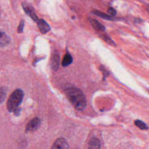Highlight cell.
Listing matches in <instances>:
<instances>
[{
	"label": "cell",
	"mask_w": 149,
	"mask_h": 149,
	"mask_svg": "<svg viewBox=\"0 0 149 149\" xmlns=\"http://www.w3.org/2000/svg\"><path fill=\"white\" fill-rule=\"evenodd\" d=\"M66 94L71 104L77 110H83L86 106V99L82 91L77 88H68Z\"/></svg>",
	"instance_id": "1"
},
{
	"label": "cell",
	"mask_w": 149,
	"mask_h": 149,
	"mask_svg": "<svg viewBox=\"0 0 149 149\" xmlns=\"http://www.w3.org/2000/svg\"><path fill=\"white\" fill-rule=\"evenodd\" d=\"M24 97V93L20 89L15 90L8 98L7 109L9 112H13L21 104Z\"/></svg>",
	"instance_id": "2"
},
{
	"label": "cell",
	"mask_w": 149,
	"mask_h": 149,
	"mask_svg": "<svg viewBox=\"0 0 149 149\" xmlns=\"http://www.w3.org/2000/svg\"><path fill=\"white\" fill-rule=\"evenodd\" d=\"M41 124L40 119L36 117L30 120L26 126V132H33L38 129Z\"/></svg>",
	"instance_id": "3"
},
{
	"label": "cell",
	"mask_w": 149,
	"mask_h": 149,
	"mask_svg": "<svg viewBox=\"0 0 149 149\" xmlns=\"http://www.w3.org/2000/svg\"><path fill=\"white\" fill-rule=\"evenodd\" d=\"M69 144L66 140L61 137L57 139L53 143L51 149H69Z\"/></svg>",
	"instance_id": "4"
},
{
	"label": "cell",
	"mask_w": 149,
	"mask_h": 149,
	"mask_svg": "<svg viewBox=\"0 0 149 149\" xmlns=\"http://www.w3.org/2000/svg\"><path fill=\"white\" fill-rule=\"evenodd\" d=\"M23 8L24 9V10L25 11V12L30 16L31 17V18L34 20V21H37L38 20V17L36 15L34 10L33 9V8L30 5L28 4L27 3H23L22 4Z\"/></svg>",
	"instance_id": "5"
},
{
	"label": "cell",
	"mask_w": 149,
	"mask_h": 149,
	"mask_svg": "<svg viewBox=\"0 0 149 149\" xmlns=\"http://www.w3.org/2000/svg\"><path fill=\"white\" fill-rule=\"evenodd\" d=\"M101 143L100 140L95 137H92L88 143V149H100Z\"/></svg>",
	"instance_id": "6"
},
{
	"label": "cell",
	"mask_w": 149,
	"mask_h": 149,
	"mask_svg": "<svg viewBox=\"0 0 149 149\" xmlns=\"http://www.w3.org/2000/svg\"><path fill=\"white\" fill-rule=\"evenodd\" d=\"M37 26L40 31L43 34L47 33L50 30L49 26L43 19H40L38 20Z\"/></svg>",
	"instance_id": "7"
},
{
	"label": "cell",
	"mask_w": 149,
	"mask_h": 149,
	"mask_svg": "<svg viewBox=\"0 0 149 149\" xmlns=\"http://www.w3.org/2000/svg\"><path fill=\"white\" fill-rule=\"evenodd\" d=\"M88 20L94 29H95L96 30L99 31H105V26L104 25H102L100 22H98L96 19H91V18H89Z\"/></svg>",
	"instance_id": "8"
},
{
	"label": "cell",
	"mask_w": 149,
	"mask_h": 149,
	"mask_svg": "<svg viewBox=\"0 0 149 149\" xmlns=\"http://www.w3.org/2000/svg\"><path fill=\"white\" fill-rule=\"evenodd\" d=\"M59 56L56 52L53 54L51 58V67L53 70H56L59 68Z\"/></svg>",
	"instance_id": "9"
},
{
	"label": "cell",
	"mask_w": 149,
	"mask_h": 149,
	"mask_svg": "<svg viewBox=\"0 0 149 149\" xmlns=\"http://www.w3.org/2000/svg\"><path fill=\"white\" fill-rule=\"evenodd\" d=\"M9 37L3 32L0 31V47L8 45L10 42Z\"/></svg>",
	"instance_id": "10"
},
{
	"label": "cell",
	"mask_w": 149,
	"mask_h": 149,
	"mask_svg": "<svg viewBox=\"0 0 149 149\" xmlns=\"http://www.w3.org/2000/svg\"><path fill=\"white\" fill-rule=\"evenodd\" d=\"M72 62H73V58L71 55L69 53H67L63 57L62 65L63 66H67L69 65L70 63H72Z\"/></svg>",
	"instance_id": "11"
},
{
	"label": "cell",
	"mask_w": 149,
	"mask_h": 149,
	"mask_svg": "<svg viewBox=\"0 0 149 149\" xmlns=\"http://www.w3.org/2000/svg\"><path fill=\"white\" fill-rule=\"evenodd\" d=\"M92 13L95 15H97L99 17H102V19L108 20H112V18L111 16H109L107 14H105L104 13H102L101 12H100V11H98V10H93V11H92Z\"/></svg>",
	"instance_id": "12"
},
{
	"label": "cell",
	"mask_w": 149,
	"mask_h": 149,
	"mask_svg": "<svg viewBox=\"0 0 149 149\" xmlns=\"http://www.w3.org/2000/svg\"><path fill=\"white\" fill-rule=\"evenodd\" d=\"M134 125L141 130H148V127L144 122L141 120L137 119L134 121Z\"/></svg>",
	"instance_id": "13"
},
{
	"label": "cell",
	"mask_w": 149,
	"mask_h": 149,
	"mask_svg": "<svg viewBox=\"0 0 149 149\" xmlns=\"http://www.w3.org/2000/svg\"><path fill=\"white\" fill-rule=\"evenodd\" d=\"M6 89L5 87L0 88V103H2L6 98Z\"/></svg>",
	"instance_id": "14"
},
{
	"label": "cell",
	"mask_w": 149,
	"mask_h": 149,
	"mask_svg": "<svg viewBox=\"0 0 149 149\" xmlns=\"http://www.w3.org/2000/svg\"><path fill=\"white\" fill-rule=\"evenodd\" d=\"M101 38L105 41H106L107 43H108L109 44L112 45V46H116V44L115 43V42L112 40L109 37L105 36V35H102L101 36Z\"/></svg>",
	"instance_id": "15"
},
{
	"label": "cell",
	"mask_w": 149,
	"mask_h": 149,
	"mask_svg": "<svg viewBox=\"0 0 149 149\" xmlns=\"http://www.w3.org/2000/svg\"><path fill=\"white\" fill-rule=\"evenodd\" d=\"M107 12H108V13L110 15L113 16H115V15H116V11L113 8H109L108 9V10H107Z\"/></svg>",
	"instance_id": "16"
},
{
	"label": "cell",
	"mask_w": 149,
	"mask_h": 149,
	"mask_svg": "<svg viewBox=\"0 0 149 149\" xmlns=\"http://www.w3.org/2000/svg\"><path fill=\"white\" fill-rule=\"evenodd\" d=\"M23 27H24V21L22 20L20 21V24L19 25V27H18V32L19 33H22L23 31Z\"/></svg>",
	"instance_id": "17"
},
{
	"label": "cell",
	"mask_w": 149,
	"mask_h": 149,
	"mask_svg": "<svg viewBox=\"0 0 149 149\" xmlns=\"http://www.w3.org/2000/svg\"><path fill=\"white\" fill-rule=\"evenodd\" d=\"M100 69H101V70H102V72H103V74H104V75H106V76H108V73L107 70L103 66H101V67L100 68Z\"/></svg>",
	"instance_id": "18"
},
{
	"label": "cell",
	"mask_w": 149,
	"mask_h": 149,
	"mask_svg": "<svg viewBox=\"0 0 149 149\" xmlns=\"http://www.w3.org/2000/svg\"><path fill=\"white\" fill-rule=\"evenodd\" d=\"M20 109L19 108H16L13 112H14V113H15V114L16 115H19V113H20Z\"/></svg>",
	"instance_id": "19"
}]
</instances>
